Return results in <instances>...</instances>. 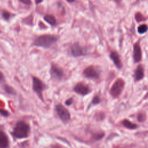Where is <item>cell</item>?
<instances>
[{"label": "cell", "mask_w": 148, "mask_h": 148, "mask_svg": "<svg viewBox=\"0 0 148 148\" xmlns=\"http://www.w3.org/2000/svg\"><path fill=\"white\" fill-rule=\"evenodd\" d=\"M59 36L55 34H43L38 36L33 40L31 46L45 49L50 48L58 40Z\"/></svg>", "instance_id": "obj_1"}, {"label": "cell", "mask_w": 148, "mask_h": 148, "mask_svg": "<svg viewBox=\"0 0 148 148\" xmlns=\"http://www.w3.org/2000/svg\"><path fill=\"white\" fill-rule=\"evenodd\" d=\"M30 132L29 125L24 121H18L12 132V135L17 139H24L28 137Z\"/></svg>", "instance_id": "obj_2"}, {"label": "cell", "mask_w": 148, "mask_h": 148, "mask_svg": "<svg viewBox=\"0 0 148 148\" xmlns=\"http://www.w3.org/2000/svg\"><path fill=\"white\" fill-rule=\"evenodd\" d=\"M68 54L74 58L85 57L88 54V48L82 45L79 42H75L70 45L68 49Z\"/></svg>", "instance_id": "obj_3"}, {"label": "cell", "mask_w": 148, "mask_h": 148, "mask_svg": "<svg viewBox=\"0 0 148 148\" xmlns=\"http://www.w3.org/2000/svg\"><path fill=\"white\" fill-rule=\"evenodd\" d=\"M32 83L33 91L36 93L39 98L43 102V92L47 88V85L41 79L35 76H32Z\"/></svg>", "instance_id": "obj_4"}, {"label": "cell", "mask_w": 148, "mask_h": 148, "mask_svg": "<svg viewBox=\"0 0 148 148\" xmlns=\"http://www.w3.org/2000/svg\"><path fill=\"white\" fill-rule=\"evenodd\" d=\"M101 69L99 67L91 65L87 66L82 72L83 76L87 79L91 80H97L100 77L101 74Z\"/></svg>", "instance_id": "obj_5"}, {"label": "cell", "mask_w": 148, "mask_h": 148, "mask_svg": "<svg viewBox=\"0 0 148 148\" xmlns=\"http://www.w3.org/2000/svg\"><path fill=\"white\" fill-rule=\"evenodd\" d=\"M125 87V81L121 78H117L110 87L109 92L113 98H118L123 92Z\"/></svg>", "instance_id": "obj_6"}, {"label": "cell", "mask_w": 148, "mask_h": 148, "mask_svg": "<svg viewBox=\"0 0 148 148\" xmlns=\"http://www.w3.org/2000/svg\"><path fill=\"white\" fill-rule=\"evenodd\" d=\"M49 73L51 79L57 81L61 80L64 76V69L53 62H51L50 64Z\"/></svg>", "instance_id": "obj_7"}, {"label": "cell", "mask_w": 148, "mask_h": 148, "mask_svg": "<svg viewBox=\"0 0 148 148\" xmlns=\"http://www.w3.org/2000/svg\"><path fill=\"white\" fill-rule=\"evenodd\" d=\"M73 91L77 94L85 96L90 94L92 89L88 84H86L84 82H78L73 87Z\"/></svg>", "instance_id": "obj_8"}, {"label": "cell", "mask_w": 148, "mask_h": 148, "mask_svg": "<svg viewBox=\"0 0 148 148\" xmlns=\"http://www.w3.org/2000/svg\"><path fill=\"white\" fill-rule=\"evenodd\" d=\"M56 112L60 119L64 122H67L70 120L71 114L68 110L62 104H57L55 107Z\"/></svg>", "instance_id": "obj_9"}, {"label": "cell", "mask_w": 148, "mask_h": 148, "mask_svg": "<svg viewBox=\"0 0 148 148\" xmlns=\"http://www.w3.org/2000/svg\"><path fill=\"white\" fill-rule=\"evenodd\" d=\"M132 58L135 64L139 63L142 59V51L139 41L134 43L132 48Z\"/></svg>", "instance_id": "obj_10"}, {"label": "cell", "mask_w": 148, "mask_h": 148, "mask_svg": "<svg viewBox=\"0 0 148 148\" xmlns=\"http://www.w3.org/2000/svg\"><path fill=\"white\" fill-rule=\"evenodd\" d=\"M109 56L114 66L119 70L121 69L123 66V64L119 53L116 50H112L110 52Z\"/></svg>", "instance_id": "obj_11"}, {"label": "cell", "mask_w": 148, "mask_h": 148, "mask_svg": "<svg viewBox=\"0 0 148 148\" xmlns=\"http://www.w3.org/2000/svg\"><path fill=\"white\" fill-rule=\"evenodd\" d=\"M145 75V69L143 64H139L136 67L134 71V80L135 82H138L142 80Z\"/></svg>", "instance_id": "obj_12"}, {"label": "cell", "mask_w": 148, "mask_h": 148, "mask_svg": "<svg viewBox=\"0 0 148 148\" xmlns=\"http://www.w3.org/2000/svg\"><path fill=\"white\" fill-rule=\"evenodd\" d=\"M9 141L6 134L0 131V148H8Z\"/></svg>", "instance_id": "obj_13"}, {"label": "cell", "mask_w": 148, "mask_h": 148, "mask_svg": "<svg viewBox=\"0 0 148 148\" xmlns=\"http://www.w3.org/2000/svg\"><path fill=\"white\" fill-rule=\"evenodd\" d=\"M44 21L51 27H56L58 24V22L56 17L52 14H46L43 16Z\"/></svg>", "instance_id": "obj_14"}, {"label": "cell", "mask_w": 148, "mask_h": 148, "mask_svg": "<svg viewBox=\"0 0 148 148\" xmlns=\"http://www.w3.org/2000/svg\"><path fill=\"white\" fill-rule=\"evenodd\" d=\"M122 124L124 127L130 130H135L138 128V125L136 124L132 123L127 119L123 120L122 121Z\"/></svg>", "instance_id": "obj_15"}, {"label": "cell", "mask_w": 148, "mask_h": 148, "mask_svg": "<svg viewBox=\"0 0 148 148\" xmlns=\"http://www.w3.org/2000/svg\"><path fill=\"white\" fill-rule=\"evenodd\" d=\"M147 25L146 24H142L139 25L137 28V32L140 35H143L147 32Z\"/></svg>", "instance_id": "obj_16"}, {"label": "cell", "mask_w": 148, "mask_h": 148, "mask_svg": "<svg viewBox=\"0 0 148 148\" xmlns=\"http://www.w3.org/2000/svg\"><path fill=\"white\" fill-rule=\"evenodd\" d=\"M3 88L4 91L7 94H8L9 95H15L16 94V91H15L14 89L12 87L9 86V85H7V84L4 85L3 87Z\"/></svg>", "instance_id": "obj_17"}, {"label": "cell", "mask_w": 148, "mask_h": 148, "mask_svg": "<svg viewBox=\"0 0 148 148\" xmlns=\"http://www.w3.org/2000/svg\"><path fill=\"white\" fill-rule=\"evenodd\" d=\"M2 17L5 20L8 21L12 17V14L10 12H9L8 11L5 10L2 12Z\"/></svg>", "instance_id": "obj_18"}, {"label": "cell", "mask_w": 148, "mask_h": 148, "mask_svg": "<svg viewBox=\"0 0 148 148\" xmlns=\"http://www.w3.org/2000/svg\"><path fill=\"white\" fill-rule=\"evenodd\" d=\"M135 19L137 23L144 21V20H146V18H144V16L140 13H138L135 14Z\"/></svg>", "instance_id": "obj_19"}, {"label": "cell", "mask_w": 148, "mask_h": 148, "mask_svg": "<svg viewBox=\"0 0 148 148\" xmlns=\"http://www.w3.org/2000/svg\"><path fill=\"white\" fill-rule=\"evenodd\" d=\"M100 102H101V98L98 95L94 96L91 101V103L93 105H96L97 104H99Z\"/></svg>", "instance_id": "obj_20"}, {"label": "cell", "mask_w": 148, "mask_h": 148, "mask_svg": "<svg viewBox=\"0 0 148 148\" xmlns=\"http://www.w3.org/2000/svg\"><path fill=\"white\" fill-rule=\"evenodd\" d=\"M0 114L3 117H8L9 116V113L6 110L0 109Z\"/></svg>", "instance_id": "obj_21"}, {"label": "cell", "mask_w": 148, "mask_h": 148, "mask_svg": "<svg viewBox=\"0 0 148 148\" xmlns=\"http://www.w3.org/2000/svg\"><path fill=\"white\" fill-rule=\"evenodd\" d=\"M145 115H144L143 113H139L137 116V119L139 121H143L145 120Z\"/></svg>", "instance_id": "obj_22"}, {"label": "cell", "mask_w": 148, "mask_h": 148, "mask_svg": "<svg viewBox=\"0 0 148 148\" xmlns=\"http://www.w3.org/2000/svg\"><path fill=\"white\" fill-rule=\"evenodd\" d=\"M73 102V98L72 97H71L69 98H68V99H66L65 101V104L66 105V106H69L71 105L72 104Z\"/></svg>", "instance_id": "obj_23"}, {"label": "cell", "mask_w": 148, "mask_h": 148, "mask_svg": "<svg viewBox=\"0 0 148 148\" xmlns=\"http://www.w3.org/2000/svg\"><path fill=\"white\" fill-rule=\"evenodd\" d=\"M21 3L25 5L29 6L32 4V1L31 0H18Z\"/></svg>", "instance_id": "obj_24"}, {"label": "cell", "mask_w": 148, "mask_h": 148, "mask_svg": "<svg viewBox=\"0 0 148 148\" xmlns=\"http://www.w3.org/2000/svg\"><path fill=\"white\" fill-rule=\"evenodd\" d=\"M4 79V76H3V74L0 71V82L3 80Z\"/></svg>", "instance_id": "obj_25"}, {"label": "cell", "mask_w": 148, "mask_h": 148, "mask_svg": "<svg viewBox=\"0 0 148 148\" xmlns=\"http://www.w3.org/2000/svg\"><path fill=\"white\" fill-rule=\"evenodd\" d=\"M35 1L36 5H38L40 3H41L43 1V0H35Z\"/></svg>", "instance_id": "obj_26"}, {"label": "cell", "mask_w": 148, "mask_h": 148, "mask_svg": "<svg viewBox=\"0 0 148 148\" xmlns=\"http://www.w3.org/2000/svg\"><path fill=\"white\" fill-rule=\"evenodd\" d=\"M68 3H73L76 0H65Z\"/></svg>", "instance_id": "obj_27"}, {"label": "cell", "mask_w": 148, "mask_h": 148, "mask_svg": "<svg viewBox=\"0 0 148 148\" xmlns=\"http://www.w3.org/2000/svg\"><path fill=\"white\" fill-rule=\"evenodd\" d=\"M146 1V0H136L135 1V3H139L142 1Z\"/></svg>", "instance_id": "obj_28"}, {"label": "cell", "mask_w": 148, "mask_h": 148, "mask_svg": "<svg viewBox=\"0 0 148 148\" xmlns=\"http://www.w3.org/2000/svg\"><path fill=\"white\" fill-rule=\"evenodd\" d=\"M114 1H116V2H117V3H120V2H121V1L122 0H114Z\"/></svg>", "instance_id": "obj_29"}, {"label": "cell", "mask_w": 148, "mask_h": 148, "mask_svg": "<svg viewBox=\"0 0 148 148\" xmlns=\"http://www.w3.org/2000/svg\"><path fill=\"white\" fill-rule=\"evenodd\" d=\"M1 29H0V33H1Z\"/></svg>", "instance_id": "obj_30"}]
</instances>
